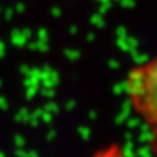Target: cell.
<instances>
[{"instance_id": "6da1fadb", "label": "cell", "mask_w": 157, "mask_h": 157, "mask_svg": "<svg viewBox=\"0 0 157 157\" xmlns=\"http://www.w3.org/2000/svg\"><path fill=\"white\" fill-rule=\"evenodd\" d=\"M124 84L128 104L144 123L149 148L157 155V54L132 67Z\"/></svg>"}, {"instance_id": "7a4b0ae2", "label": "cell", "mask_w": 157, "mask_h": 157, "mask_svg": "<svg viewBox=\"0 0 157 157\" xmlns=\"http://www.w3.org/2000/svg\"><path fill=\"white\" fill-rule=\"evenodd\" d=\"M90 157H130V156L127 155V152L121 144L111 143V144L101 147Z\"/></svg>"}]
</instances>
